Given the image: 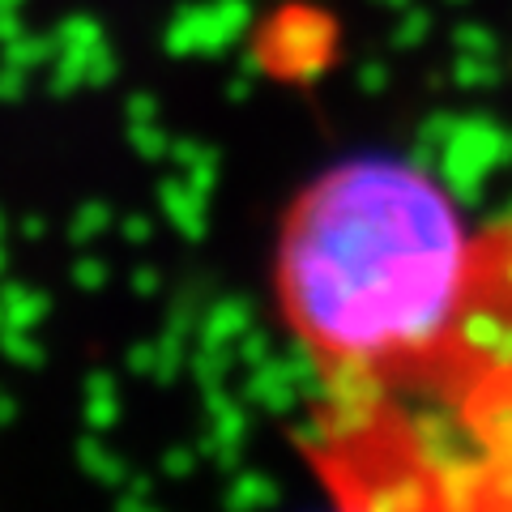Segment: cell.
<instances>
[{"label":"cell","instance_id":"1","mask_svg":"<svg viewBox=\"0 0 512 512\" xmlns=\"http://www.w3.org/2000/svg\"><path fill=\"white\" fill-rule=\"evenodd\" d=\"M474 235L423 167L350 158L299 188L274 239V308L333 406L402 393L448 338Z\"/></svg>","mask_w":512,"mask_h":512}]
</instances>
